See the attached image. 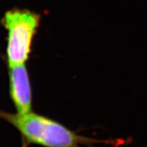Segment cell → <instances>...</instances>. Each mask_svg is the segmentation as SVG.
<instances>
[{"label": "cell", "instance_id": "cell-1", "mask_svg": "<svg viewBox=\"0 0 147 147\" xmlns=\"http://www.w3.org/2000/svg\"><path fill=\"white\" fill-rule=\"evenodd\" d=\"M0 118L14 126L27 144L45 147H82L100 142L80 136L57 121L34 113H8L0 110Z\"/></svg>", "mask_w": 147, "mask_h": 147}, {"label": "cell", "instance_id": "cell-2", "mask_svg": "<svg viewBox=\"0 0 147 147\" xmlns=\"http://www.w3.org/2000/svg\"><path fill=\"white\" fill-rule=\"evenodd\" d=\"M2 22L8 32L6 60L8 67L25 64L32 51L40 16L29 10L14 9L5 12Z\"/></svg>", "mask_w": 147, "mask_h": 147}, {"label": "cell", "instance_id": "cell-3", "mask_svg": "<svg viewBox=\"0 0 147 147\" xmlns=\"http://www.w3.org/2000/svg\"><path fill=\"white\" fill-rule=\"evenodd\" d=\"M9 69V89L16 113L32 112V89L26 65L21 64Z\"/></svg>", "mask_w": 147, "mask_h": 147}]
</instances>
